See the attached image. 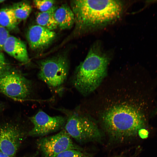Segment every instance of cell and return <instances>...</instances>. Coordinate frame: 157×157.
<instances>
[{
    "label": "cell",
    "mask_w": 157,
    "mask_h": 157,
    "mask_svg": "<svg viewBox=\"0 0 157 157\" xmlns=\"http://www.w3.org/2000/svg\"><path fill=\"white\" fill-rule=\"evenodd\" d=\"M18 23L12 7L0 10V26L8 30H14L16 29Z\"/></svg>",
    "instance_id": "5bb4252c"
},
{
    "label": "cell",
    "mask_w": 157,
    "mask_h": 157,
    "mask_svg": "<svg viewBox=\"0 0 157 157\" xmlns=\"http://www.w3.org/2000/svg\"><path fill=\"white\" fill-rule=\"evenodd\" d=\"M39 79L53 88L60 87L68 74L69 63L67 56L61 54L40 61L39 63Z\"/></svg>",
    "instance_id": "277c9868"
},
{
    "label": "cell",
    "mask_w": 157,
    "mask_h": 157,
    "mask_svg": "<svg viewBox=\"0 0 157 157\" xmlns=\"http://www.w3.org/2000/svg\"><path fill=\"white\" fill-rule=\"evenodd\" d=\"M109 60L100 44H94L74 72L72 82L75 88L84 95L94 91L106 74Z\"/></svg>",
    "instance_id": "3957f363"
},
{
    "label": "cell",
    "mask_w": 157,
    "mask_h": 157,
    "mask_svg": "<svg viewBox=\"0 0 157 157\" xmlns=\"http://www.w3.org/2000/svg\"><path fill=\"white\" fill-rule=\"evenodd\" d=\"M54 15L58 27L61 30L70 29L74 24V13L71 8L66 4L58 7Z\"/></svg>",
    "instance_id": "7c38bea8"
},
{
    "label": "cell",
    "mask_w": 157,
    "mask_h": 157,
    "mask_svg": "<svg viewBox=\"0 0 157 157\" xmlns=\"http://www.w3.org/2000/svg\"><path fill=\"white\" fill-rule=\"evenodd\" d=\"M36 144L43 157H55L69 149L83 150L73 142L64 128L53 135L40 138L37 140Z\"/></svg>",
    "instance_id": "8992f818"
},
{
    "label": "cell",
    "mask_w": 157,
    "mask_h": 157,
    "mask_svg": "<svg viewBox=\"0 0 157 157\" xmlns=\"http://www.w3.org/2000/svg\"><path fill=\"white\" fill-rule=\"evenodd\" d=\"M29 119L33 126L28 135L40 138L63 129L67 120L66 117L62 116H51L42 110H39Z\"/></svg>",
    "instance_id": "9c48e42d"
},
{
    "label": "cell",
    "mask_w": 157,
    "mask_h": 157,
    "mask_svg": "<svg viewBox=\"0 0 157 157\" xmlns=\"http://www.w3.org/2000/svg\"><path fill=\"white\" fill-rule=\"evenodd\" d=\"M56 1L51 0H34L33 3L40 12H44L50 9L54 6Z\"/></svg>",
    "instance_id": "e0dca14e"
},
{
    "label": "cell",
    "mask_w": 157,
    "mask_h": 157,
    "mask_svg": "<svg viewBox=\"0 0 157 157\" xmlns=\"http://www.w3.org/2000/svg\"><path fill=\"white\" fill-rule=\"evenodd\" d=\"M12 7L18 22L26 19L29 16L32 10L31 5L26 2L15 3Z\"/></svg>",
    "instance_id": "9a60e30c"
},
{
    "label": "cell",
    "mask_w": 157,
    "mask_h": 157,
    "mask_svg": "<svg viewBox=\"0 0 157 157\" xmlns=\"http://www.w3.org/2000/svg\"><path fill=\"white\" fill-rule=\"evenodd\" d=\"M103 127L109 137L114 141L122 142L138 135L146 126L144 115L131 106H114L102 116Z\"/></svg>",
    "instance_id": "7a4b0ae2"
},
{
    "label": "cell",
    "mask_w": 157,
    "mask_h": 157,
    "mask_svg": "<svg viewBox=\"0 0 157 157\" xmlns=\"http://www.w3.org/2000/svg\"><path fill=\"white\" fill-rule=\"evenodd\" d=\"M10 35L8 31L0 25V52L3 50L5 44Z\"/></svg>",
    "instance_id": "d6986e66"
},
{
    "label": "cell",
    "mask_w": 157,
    "mask_h": 157,
    "mask_svg": "<svg viewBox=\"0 0 157 157\" xmlns=\"http://www.w3.org/2000/svg\"><path fill=\"white\" fill-rule=\"evenodd\" d=\"M13 70L7 62L4 54L0 52V78L7 74Z\"/></svg>",
    "instance_id": "ac0fdd59"
},
{
    "label": "cell",
    "mask_w": 157,
    "mask_h": 157,
    "mask_svg": "<svg viewBox=\"0 0 157 157\" xmlns=\"http://www.w3.org/2000/svg\"><path fill=\"white\" fill-rule=\"evenodd\" d=\"M57 8V6H54L47 11L38 13L36 17L37 25L51 31L56 29L58 25L54 14Z\"/></svg>",
    "instance_id": "4fadbf2b"
},
{
    "label": "cell",
    "mask_w": 157,
    "mask_h": 157,
    "mask_svg": "<svg viewBox=\"0 0 157 157\" xmlns=\"http://www.w3.org/2000/svg\"><path fill=\"white\" fill-rule=\"evenodd\" d=\"M56 34L53 31L38 25L28 29L26 37L30 48L33 50L42 49L48 46L55 38Z\"/></svg>",
    "instance_id": "30bf717a"
},
{
    "label": "cell",
    "mask_w": 157,
    "mask_h": 157,
    "mask_svg": "<svg viewBox=\"0 0 157 157\" xmlns=\"http://www.w3.org/2000/svg\"><path fill=\"white\" fill-rule=\"evenodd\" d=\"M32 88L30 81L15 70L0 78L1 92L14 99L22 100L28 98Z\"/></svg>",
    "instance_id": "52a82bcc"
},
{
    "label": "cell",
    "mask_w": 157,
    "mask_h": 157,
    "mask_svg": "<svg viewBox=\"0 0 157 157\" xmlns=\"http://www.w3.org/2000/svg\"><path fill=\"white\" fill-rule=\"evenodd\" d=\"M4 107V104L0 101V112L2 110Z\"/></svg>",
    "instance_id": "44dd1931"
},
{
    "label": "cell",
    "mask_w": 157,
    "mask_h": 157,
    "mask_svg": "<svg viewBox=\"0 0 157 157\" xmlns=\"http://www.w3.org/2000/svg\"><path fill=\"white\" fill-rule=\"evenodd\" d=\"M3 50L22 63L26 64L29 61L26 44L23 41L14 36L10 35L8 37Z\"/></svg>",
    "instance_id": "8fae6325"
},
{
    "label": "cell",
    "mask_w": 157,
    "mask_h": 157,
    "mask_svg": "<svg viewBox=\"0 0 157 157\" xmlns=\"http://www.w3.org/2000/svg\"><path fill=\"white\" fill-rule=\"evenodd\" d=\"M55 157H93L83 150L69 149L59 154Z\"/></svg>",
    "instance_id": "2e32d148"
},
{
    "label": "cell",
    "mask_w": 157,
    "mask_h": 157,
    "mask_svg": "<svg viewBox=\"0 0 157 157\" xmlns=\"http://www.w3.org/2000/svg\"><path fill=\"white\" fill-rule=\"evenodd\" d=\"M39 152H36L33 154L30 155L29 156H25L23 157H36L38 155ZM0 157H16L8 155L4 153L3 152H0Z\"/></svg>",
    "instance_id": "ffe728a7"
},
{
    "label": "cell",
    "mask_w": 157,
    "mask_h": 157,
    "mask_svg": "<svg viewBox=\"0 0 157 157\" xmlns=\"http://www.w3.org/2000/svg\"><path fill=\"white\" fill-rule=\"evenodd\" d=\"M26 135L19 124L10 122L0 124V152L15 156Z\"/></svg>",
    "instance_id": "ba28073f"
},
{
    "label": "cell",
    "mask_w": 157,
    "mask_h": 157,
    "mask_svg": "<svg viewBox=\"0 0 157 157\" xmlns=\"http://www.w3.org/2000/svg\"><path fill=\"white\" fill-rule=\"evenodd\" d=\"M64 129L79 143L97 141L102 137L98 126L87 116L75 113L68 115Z\"/></svg>",
    "instance_id": "5b68a950"
},
{
    "label": "cell",
    "mask_w": 157,
    "mask_h": 157,
    "mask_svg": "<svg viewBox=\"0 0 157 157\" xmlns=\"http://www.w3.org/2000/svg\"><path fill=\"white\" fill-rule=\"evenodd\" d=\"M5 0H0V4L3 3V2L5 1Z\"/></svg>",
    "instance_id": "7402d4cb"
},
{
    "label": "cell",
    "mask_w": 157,
    "mask_h": 157,
    "mask_svg": "<svg viewBox=\"0 0 157 157\" xmlns=\"http://www.w3.org/2000/svg\"><path fill=\"white\" fill-rule=\"evenodd\" d=\"M71 4L79 33L111 23L120 17L123 10V4L118 0H76Z\"/></svg>",
    "instance_id": "6da1fadb"
}]
</instances>
